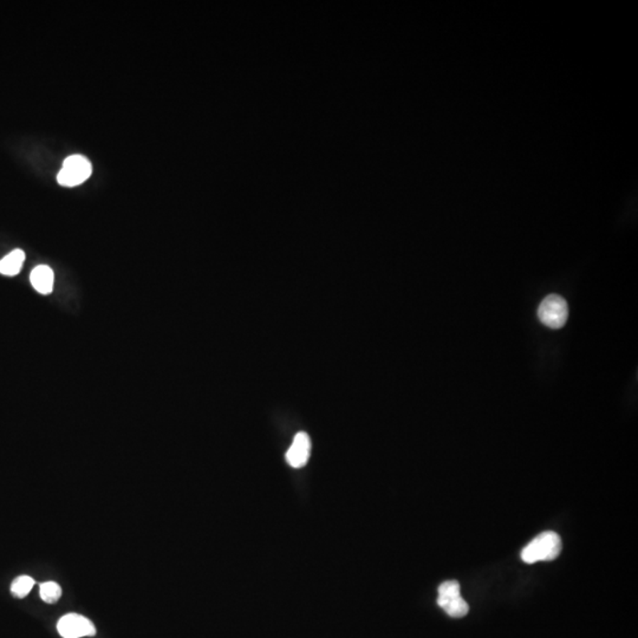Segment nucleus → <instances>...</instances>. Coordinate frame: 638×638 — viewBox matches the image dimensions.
Masks as SVG:
<instances>
[{
	"mask_svg": "<svg viewBox=\"0 0 638 638\" xmlns=\"http://www.w3.org/2000/svg\"><path fill=\"white\" fill-rule=\"evenodd\" d=\"M62 596V589L55 582H46L41 585V598L46 603L53 604Z\"/></svg>",
	"mask_w": 638,
	"mask_h": 638,
	"instance_id": "nucleus-10",
	"label": "nucleus"
},
{
	"mask_svg": "<svg viewBox=\"0 0 638 638\" xmlns=\"http://www.w3.org/2000/svg\"><path fill=\"white\" fill-rule=\"evenodd\" d=\"M24 261V251L14 250L0 261V273L9 277L16 276L21 272Z\"/></svg>",
	"mask_w": 638,
	"mask_h": 638,
	"instance_id": "nucleus-8",
	"label": "nucleus"
},
{
	"mask_svg": "<svg viewBox=\"0 0 638 638\" xmlns=\"http://www.w3.org/2000/svg\"><path fill=\"white\" fill-rule=\"evenodd\" d=\"M569 317V306L565 299L558 295H550L538 308V318L551 329H560Z\"/></svg>",
	"mask_w": 638,
	"mask_h": 638,
	"instance_id": "nucleus-3",
	"label": "nucleus"
},
{
	"mask_svg": "<svg viewBox=\"0 0 638 638\" xmlns=\"http://www.w3.org/2000/svg\"><path fill=\"white\" fill-rule=\"evenodd\" d=\"M33 585H35V580H32L31 577H18L17 580H14L11 585V592L14 593L16 597L24 598L30 593Z\"/></svg>",
	"mask_w": 638,
	"mask_h": 638,
	"instance_id": "nucleus-9",
	"label": "nucleus"
},
{
	"mask_svg": "<svg viewBox=\"0 0 638 638\" xmlns=\"http://www.w3.org/2000/svg\"><path fill=\"white\" fill-rule=\"evenodd\" d=\"M57 630L63 638H82L95 636L96 629L87 617L78 614L63 616L57 623Z\"/></svg>",
	"mask_w": 638,
	"mask_h": 638,
	"instance_id": "nucleus-5",
	"label": "nucleus"
},
{
	"mask_svg": "<svg viewBox=\"0 0 638 638\" xmlns=\"http://www.w3.org/2000/svg\"><path fill=\"white\" fill-rule=\"evenodd\" d=\"M310 451H311V441L309 435L300 432L296 435L291 447L288 448L286 461L293 469H300L303 466H305L309 460Z\"/></svg>",
	"mask_w": 638,
	"mask_h": 638,
	"instance_id": "nucleus-6",
	"label": "nucleus"
},
{
	"mask_svg": "<svg viewBox=\"0 0 638 638\" xmlns=\"http://www.w3.org/2000/svg\"><path fill=\"white\" fill-rule=\"evenodd\" d=\"M30 281L36 291L42 295H49L53 290L55 274L48 265H39L32 271Z\"/></svg>",
	"mask_w": 638,
	"mask_h": 638,
	"instance_id": "nucleus-7",
	"label": "nucleus"
},
{
	"mask_svg": "<svg viewBox=\"0 0 638 638\" xmlns=\"http://www.w3.org/2000/svg\"><path fill=\"white\" fill-rule=\"evenodd\" d=\"M437 605L442 607L451 617L461 618L469 614V604L462 598L460 584L456 580H449L441 584Z\"/></svg>",
	"mask_w": 638,
	"mask_h": 638,
	"instance_id": "nucleus-4",
	"label": "nucleus"
},
{
	"mask_svg": "<svg viewBox=\"0 0 638 638\" xmlns=\"http://www.w3.org/2000/svg\"><path fill=\"white\" fill-rule=\"evenodd\" d=\"M562 540L555 532L539 534L521 551V559L526 564L553 560L560 555Z\"/></svg>",
	"mask_w": 638,
	"mask_h": 638,
	"instance_id": "nucleus-1",
	"label": "nucleus"
},
{
	"mask_svg": "<svg viewBox=\"0 0 638 638\" xmlns=\"http://www.w3.org/2000/svg\"><path fill=\"white\" fill-rule=\"evenodd\" d=\"M91 174L93 166L90 161L83 155L77 154L64 160L62 169L57 175V181L64 187H76L85 182Z\"/></svg>",
	"mask_w": 638,
	"mask_h": 638,
	"instance_id": "nucleus-2",
	"label": "nucleus"
}]
</instances>
